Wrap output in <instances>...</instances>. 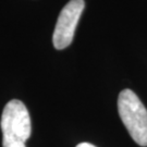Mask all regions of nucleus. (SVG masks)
Segmentation results:
<instances>
[{
    "label": "nucleus",
    "mask_w": 147,
    "mask_h": 147,
    "mask_svg": "<svg viewBox=\"0 0 147 147\" xmlns=\"http://www.w3.org/2000/svg\"><path fill=\"white\" fill-rule=\"evenodd\" d=\"M31 118L28 110L21 100H10L3 108L1 116L2 146L26 147L31 136Z\"/></svg>",
    "instance_id": "nucleus-1"
},
{
    "label": "nucleus",
    "mask_w": 147,
    "mask_h": 147,
    "mask_svg": "<svg viewBox=\"0 0 147 147\" xmlns=\"http://www.w3.org/2000/svg\"><path fill=\"white\" fill-rule=\"evenodd\" d=\"M118 111L133 141L147 146V110L137 95L131 89H123L118 98Z\"/></svg>",
    "instance_id": "nucleus-2"
},
{
    "label": "nucleus",
    "mask_w": 147,
    "mask_h": 147,
    "mask_svg": "<svg viewBox=\"0 0 147 147\" xmlns=\"http://www.w3.org/2000/svg\"><path fill=\"white\" fill-rule=\"evenodd\" d=\"M84 7V0H70L63 7L53 35V44L56 49L61 50L71 45Z\"/></svg>",
    "instance_id": "nucleus-3"
},
{
    "label": "nucleus",
    "mask_w": 147,
    "mask_h": 147,
    "mask_svg": "<svg viewBox=\"0 0 147 147\" xmlns=\"http://www.w3.org/2000/svg\"><path fill=\"white\" fill-rule=\"evenodd\" d=\"M76 147H96V146L92 145V144H89V143H81V144H79Z\"/></svg>",
    "instance_id": "nucleus-4"
}]
</instances>
